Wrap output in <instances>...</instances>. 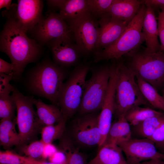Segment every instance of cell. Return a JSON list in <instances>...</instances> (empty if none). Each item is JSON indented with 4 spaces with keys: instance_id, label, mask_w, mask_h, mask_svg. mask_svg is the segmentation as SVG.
<instances>
[{
    "instance_id": "f35d334b",
    "label": "cell",
    "mask_w": 164,
    "mask_h": 164,
    "mask_svg": "<svg viewBox=\"0 0 164 164\" xmlns=\"http://www.w3.org/2000/svg\"><path fill=\"white\" fill-rule=\"evenodd\" d=\"M12 0H0V9L5 8L6 10H9L12 4Z\"/></svg>"
},
{
    "instance_id": "277c9868",
    "label": "cell",
    "mask_w": 164,
    "mask_h": 164,
    "mask_svg": "<svg viewBox=\"0 0 164 164\" xmlns=\"http://www.w3.org/2000/svg\"><path fill=\"white\" fill-rule=\"evenodd\" d=\"M132 70L119 63L115 96V114L117 118L125 116L132 108L148 103L142 95Z\"/></svg>"
},
{
    "instance_id": "ac0fdd59",
    "label": "cell",
    "mask_w": 164,
    "mask_h": 164,
    "mask_svg": "<svg viewBox=\"0 0 164 164\" xmlns=\"http://www.w3.org/2000/svg\"><path fill=\"white\" fill-rule=\"evenodd\" d=\"M143 3L138 0H115L107 13L128 24L134 17Z\"/></svg>"
},
{
    "instance_id": "f1b7e54d",
    "label": "cell",
    "mask_w": 164,
    "mask_h": 164,
    "mask_svg": "<svg viewBox=\"0 0 164 164\" xmlns=\"http://www.w3.org/2000/svg\"><path fill=\"white\" fill-rule=\"evenodd\" d=\"M44 143L40 139L17 146L19 151L29 158L38 160L42 158Z\"/></svg>"
},
{
    "instance_id": "60d3db41",
    "label": "cell",
    "mask_w": 164,
    "mask_h": 164,
    "mask_svg": "<svg viewBox=\"0 0 164 164\" xmlns=\"http://www.w3.org/2000/svg\"><path fill=\"white\" fill-rule=\"evenodd\" d=\"M161 12L162 13L164 16V8L162 10V11Z\"/></svg>"
},
{
    "instance_id": "ab89813d",
    "label": "cell",
    "mask_w": 164,
    "mask_h": 164,
    "mask_svg": "<svg viewBox=\"0 0 164 164\" xmlns=\"http://www.w3.org/2000/svg\"><path fill=\"white\" fill-rule=\"evenodd\" d=\"M140 164H164V160L161 159H152L145 162Z\"/></svg>"
},
{
    "instance_id": "74e56055",
    "label": "cell",
    "mask_w": 164,
    "mask_h": 164,
    "mask_svg": "<svg viewBox=\"0 0 164 164\" xmlns=\"http://www.w3.org/2000/svg\"><path fill=\"white\" fill-rule=\"evenodd\" d=\"M145 5L151 6L153 9L154 8H159L162 10L164 8V0H143Z\"/></svg>"
},
{
    "instance_id": "836d02e7",
    "label": "cell",
    "mask_w": 164,
    "mask_h": 164,
    "mask_svg": "<svg viewBox=\"0 0 164 164\" xmlns=\"http://www.w3.org/2000/svg\"><path fill=\"white\" fill-rule=\"evenodd\" d=\"M66 0H47L48 7V13L56 12L57 10H60L65 3Z\"/></svg>"
},
{
    "instance_id": "cb8c5ba5",
    "label": "cell",
    "mask_w": 164,
    "mask_h": 164,
    "mask_svg": "<svg viewBox=\"0 0 164 164\" xmlns=\"http://www.w3.org/2000/svg\"><path fill=\"white\" fill-rule=\"evenodd\" d=\"M136 82L143 97L153 107L164 111V97L156 89L140 77L136 76Z\"/></svg>"
},
{
    "instance_id": "e575fe53",
    "label": "cell",
    "mask_w": 164,
    "mask_h": 164,
    "mask_svg": "<svg viewBox=\"0 0 164 164\" xmlns=\"http://www.w3.org/2000/svg\"><path fill=\"white\" fill-rule=\"evenodd\" d=\"M14 67L11 63H9L0 58V73L9 75L13 73Z\"/></svg>"
},
{
    "instance_id": "7402d4cb",
    "label": "cell",
    "mask_w": 164,
    "mask_h": 164,
    "mask_svg": "<svg viewBox=\"0 0 164 164\" xmlns=\"http://www.w3.org/2000/svg\"><path fill=\"white\" fill-rule=\"evenodd\" d=\"M132 134L130 125L125 116H120L112 124L104 145L108 143L118 144L126 141L132 138Z\"/></svg>"
},
{
    "instance_id": "4fadbf2b",
    "label": "cell",
    "mask_w": 164,
    "mask_h": 164,
    "mask_svg": "<svg viewBox=\"0 0 164 164\" xmlns=\"http://www.w3.org/2000/svg\"><path fill=\"white\" fill-rule=\"evenodd\" d=\"M117 145L122 150L128 164H140L152 159L164 160V153L157 150L150 139L132 138Z\"/></svg>"
},
{
    "instance_id": "83f0119b",
    "label": "cell",
    "mask_w": 164,
    "mask_h": 164,
    "mask_svg": "<svg viewBox=\"0 0 164 164\" xmlns=\"http://www.w3.org/2000/svg\"><path fill=\"white\" fill-rule=\"evenodd\" d=\"M10 91H0V119L10 118L15 119V111L16 107Z\"/></svg>"
},
{
    "instance_id": "9a60e30c",
    "label": "cell",
    "mask_w": 164,
    "mask_h": 164,
    "mask_svg": "<svg viewBox=\"0 0 164 164\" xmlns=\"http://www.w3.org/2000/svg\"><path fill=\"white\" fill-rule=\"evenodd\" d=\"M98 21L99 35L95 52L105 49L115 42L128 24L113 17L108 13L99 18Z\"/></svg>"
},
{
    "instance_id": "44dd1931",
    "label": "cell",
    "mask_w": 164,
    "mask_h": 164,
    "mask_svg": "<svg viewBox=\"0 0 164 164\" xmlns=\"http://www.w3.org/2000/svg\"><path fill=\"white\" fill-rule=\"evenodd\" d=\"M16 118L1 119L0 144L5 149L18 146L21 144L19 134L16 130Z\"/></svg>"
},
{
    "instance_id": "d590c367",
    "label": "cell",
    "mask_w": 164,
    "mask_h": 164,
    "mask_svg": "<svg viewBox=\"0 0 164 164\" xmlns=\"http://www.w3.org/2000/svg\"><path fill=\"white\" fill-rule=\"evenodd\" d=\"M57 151L56 148L52 143L44 144L42 158L44 159L50 158Z\"/></svg>"
},
{
    "instance_id": "4dcf8cb0",
    "label": "cell",
    "mask_w": 164,
    "mask_h": 164,
    "mask_svg": "<svg viewBox=\"0 0 164 164\" xmlns=\"http://www.w3.org/2000/svg\"><path fill=\"white\" fill-rule=\"evenodd\" d=\"M0 163L24 164L23 156L6 150L0 151Z\"/></svg>"
},
{
    "instance_id": "8fae6325",
    "label": "cell",
    "mask_w": 164,
    "mask_h": 164,
    "mask_svg": "<svg viewBox=\"0 0 164 164\" xmlns=\"http://www.w3.org/2000/svg\"><path fill=\"white\" fill-rule=\"evenodd\" d=\"M97 112L81 115L73 122L67 134L75 144L80 146H98L101 141Z\"/></svg>"
},
{
    "instance_id": "484cf974",
    "label": "cell",
    "mask_w": 164,
    "mask_h": 164,
    "mask_svg": "<svg viewBox=\"0 0 164 164\" xmlns=\"http://www.w3.org/2000/svg\"><path fill=\"white\" fill-rule=\"evenodd\" d=\"M164 120V114L146 119L135 126L134 130L142 138L150 139Z\"/></svg>"
},
{
    "instance_id": "f546056e",
    "label": "cell",
    "mask_w": 164,
    "mask_h": 164,
    "mask_svg": "<svg viewBox=\"0 0 164 164\" xmlns=\"http://www.w3.org/2000/svg\"><path fill=\"white\" fill-rule=\"evenodd\" d=\"M115 0H87L89 13L95 17L99 18L107 13Z\"/></svg>"
},
{
    "instance_id": "ffe728a7",
    "label": "cell",
    "mask_w": 164,
    "mask_h": 164,
    "mask_svg": "<svg viewBox=\"0 0 164 164\" xmlns=\"http://www.w3.org/2000/svg\"><path fill=\"white\" fill-rule=\"evenodd\" d=\"M32 101L36 108V112L40 124L43 126L58 123L63 118L60 108L53 104H48L40 99L32 96Z\"/></svg>"
},
{
    "instance_id": "4316f807",
    "label": "cell",
    "mask_w": 164,
    "mask_h": 164,
    "mask_svg": "<svg viewBox=\"0 0 164 164\" xmlns=\"http://www.w3.org/2000/svg\"><path fill=\"white\" fill-rule=\"evenodd\" d=\"M67 120L63 118L55 125L43 126L41 132V140L44 144L52 143L54 141L60 139L66 132Z\"/></svg>"
},
{
    "instance_id": "8992f818",
    "label": "cell",
    "mask_w": 164,
    "mask_h": 164,
    "mask_svg": "<svg viewBox=\"0 0 164 164\" xmlns=\"http://www.w3.org/2000/svg\"><path fill=\"white\" fill-rule=\"evenodd\" d=\"M87 64L76 67L62 86L58 106L63 118L67 120L78 111L84 93L86 77L89 70Z\"/></svg>"
},
{
    "instance_id": "6da1fadb",
    "label": "cell",
    "mask_w": 164,
    "mask_h": 164,
    "mask_svg": "<svg viewBox=\"0 0 164 164\" xmlns=\"http://www.w3.org/2000/svg\"><path fill=\"white\" fill-rule=\"evenodd\" d=\"M12 20L6 21L0 35V50L6 54L14 67L13 80L19 81L29 64L35 62L42 54L41 46Z\"/></svg>"
},
{
    "instance_id": "d6986e66",
    "label": "cell",
    "mask_w": 164,
    "mask_h": 164,
    "mask_svg": "<svg viewBox=\"0 0 164 164\" xmlns=\"http://www.w3.org/2000/svg\"><path fill=\"white\" fill-rule=\"evenodd\" d=\"M123 152L116 144H104L96 156L87 164H128Z\"/></svg>"
},
{
    "instance_id": "52a82bcc",
    "label": "cell",
    "mask_w": 164,
    "mask_h": 164,
    "mask_svg": "<svg viewBox=\"0 0 164 164\" xmlns=\"http://www.w3.org/2000/svg\"><path fill=\"white\" fill-rule=\"evenodd\" d=\"M110 67L104 66L93 70L86 80L81 104L78 112L80 116L101 110L108 89Z\"/></svg>"
},
{
    "instance_id": "5b68a950",
    "label": "cell",
    "mask_w": 164,
    "mask_h": 164,
    "mask_svg": "<svg viewBox=\"0 0 164 164\" xmlns=\"http://www.w3.org/2000/svg\"><path fill=\"white\" fill-rule=\"evenodd\" d=\"M12 93L16 107V121L21 140L20 145L28 144L37 140L43 126L34 109L32 96L24 95L13 86Z\"/></svg>"
},
{
    "instance_id": "7a4b0ae2",
    "label": "cell",
    "mask_w": 164,
    "mask_h": 164,
    "mask_svg": "<svg viewBox=\"0 0 164 164\" xmlns=\"http://www.w3.org/2000/svg\"><path fill=\"white\" fill-rule=\"evenodd\" d=\"M67 76L63 67L49 60H44L29 70L24 84L31 94L43 97L58 106L60 92Z\"/></svg>"
},
{
    "instance_id": "5bb4252c",
    "label": "cell",
    "mask_w": 164,
    "mask_h": 164,
    "mask_svg": "<svg viewBox=\"0 0 164 164\" xmlns=\"http://www.w3.org/2000/svg\"><path fill=\"white\" fill-rule=\"evenodd\" d=\"M110 75L108 87L104 103L99 114V127L101 141L98 147L100 149L104 145L112 125V120L115 111V96L118 65L114 64L110 66Z\"/></svg>"
},
{
    "instance_id": "9c48e42d",
    "label": "cell",
    "mask_w": 164,
    "mask_h": 164,
    "mask_svg": "<svg viewBox=\"0 0 164 164\" xmlns=\"http://www.w3.org/2000/svg\"><path fill=\"white\" fill-rule=\"evenodd\" d=\"M43 1L40 0H19L10 9L3 11L2 16L14 22L26 32L31 31L43 18Z\"/></svg>"
},
{
    "instance_id": "7bdbcfd3",
    "label": "cell",
    "mask_w": 164,
    "mask_h": 164,
    "mask_svg": "<svg viewBox=\"0 0 164 164\" xmlns=\"http://www.w3.org/2000/svg\"><path fill=\"white\" fill-rule=\"evenodd\" d=\"M0 164H2L0 163Z\"/></svg>"
},
{
    "instance_id": "d4e9b609",
    "label": "cell",
    "mask_w": 164,
    "mask_h": 164,
    "mask_svg": "<svg viewBox=\"0 0 164 164\" xmlns=\"http://www.w3.org/2000/svg\"><path fill=\"white\" fill-rule=\"evenodd\" d=\"M164 114L162 112L148 107L138 106L131 109L126 113L125 117L130 126L134 127L148 118Z\"/></svg>"
},
{
    "instance_id": "603a6c76",
    "label": "cell",
    "mask_w": 164,
    "mask_h": 164,
    "mask_svg": "<svg viewBox=\"0 0 164 164\" xmlns=\"http://www.w3.org/2000/svg\"><path fill=\"white\" fill-rule=\"evenodd\" d=\"M89 13L87 0H66L59 12L67 24Z\"/></svg>"
},
{
    "instance_id": "30bf717a",
    "label": "cell",
    "mask_w": 164,
    "mask_h": 164,
    "mask_svg": "<svg viewBox=\"0 0 164 164\" xmlns=\"http://www.w3.org/2000/svg\"><path fill=\"white\" fill-rule=\"evenodd\" d=\"M67 24L73 34L76 44L81 53H94L99 35L97 19L89 13Z\"/></svg>"
},
{
    "instance_id": "2e32d148",
    "label": "cell",
    "mask_w": 164,
    "mask_h": 164,
    "mask_svg": "<svg viewBox=\"0 0 164 164\" xmlns=\"http://www.w3.org/2000/svg\"><path fill=\"white\" fill-rule=\"evenodd\" d=\"M72 37H63L53 39L47 44L50 48L54 62L63 67L74 64L81 53Z\"/></svg>"
},
{
    "instance_id": "3957f363",
    "label": "cell",
    "mask_w": 164,
    "mask_h": 164,
    "mask_svg": "<svg viewBox=\"0 0 164 164\" xmlns=\"http://www.w3.org/2000/svg\"><path fill=\"white\" fill-rule=\"evenodd\" d=\"M146 10V6L143 2L137 14L128 24L117 40L108 47L94 53V62L119 59L138 48L145 41L142 25Z\"/></svg>"
},
{
    "instance_id": "d6a6232c",
    "label": "cell",
    "mask_w": 164,
    "mask_h": 164,
    "mask_svg": "<svg viewBox=\"0 0 164 164\" xmlns=\"http://www.w3.org/2000/svg\"><path fill=\"white\" fill-rule=\"evenodd\" d=\"M158 33L161 42L160 50L164 53V16L160 11L158 12Z\"/></svg>"
},
{
    "instance_id": "1f68e13d",
    "label": "cell",
    "mask_w": 164,
    "mask_h": 164,
    "mask_svg": "<svg viewBox=\"0 0 164 164\" xmlns=\"http://www.w3.org/2000/svg\"><path fill=\"white\" fill-rule=\"evenodd\" d=\"M157 149L164 150V120L150 138Z\"/></svg>"
},
{
    "instance_id": "7c38bea8",
    "label": "cell",
    "mask_w": 164,
    "mask_h": 164,
    "mask_svg": "<svg viewBox=\"0 0 164 164\" xmlns=\"http://www.w3.org/2000/svg\"><path fill=\"white\" fill-rule=\"evenodd\" d=\"M34 39L42 46L50 41L63 37H71V32L67 22L56 12L48 13L31 31Z\"/></svg>"
},
{
    "instance_id": "ba28073f",
    "label": "cell",
    "mask_w": 164,
    "mask_h": 164,
    "mask_svg": "<svg viewBox=\"0 0 164 164\" xmlns=\"http://www.w3.org/2000/svg\"><path fill=\"white\" fill-rule=\"evenodd\" d=\"M137 49L128 54L131 56L129 67L135 74L156 89L164 83V53L160 50L153 53Z\"/></svg>"
},
{
    "instance_id": "b9f144b4",
    "label": "cell",
    "mask_w": 164,
    "mask_h": 164,
    "mask_svg": "<svg viewBox=\"0 0 164 164\" xmlns=\"http://www.w3.org/2000/svg\"></svg>"
},
{
    "instance_id": "e0dca14e",
    "label": "cell",
    "mask_w": 164,
    "mask_h": 164,
    "mask_svg": "<svg viewBox=\"0 0 164 164\" xmlns=\"http://www.w3.org/2000/svg\"><path fill=\"white\" fill-rule=\"evenodd\" d=\"M146 10L142 25V32L146 47L144 50L147 53H153L160 50L158 40V23L154 9L145 5Z\"/></svg>"
},
{
    "instance_id": "8d00e7d4",
    "label": "cell",
    "mask_w": 164,
    "mask_h": 164,
    "mask_svg": "<svg viewBox=\"0 0 164 164\" xmlns=\"http://www.w3.org/2000/svg\"><path fill=\"white\" fill-rule=\"evenodd\" d=\"M24 164H68L66 159L60 162H46L39 160H36L26 156H23Z\"/></svg>"
}]
</instances>
